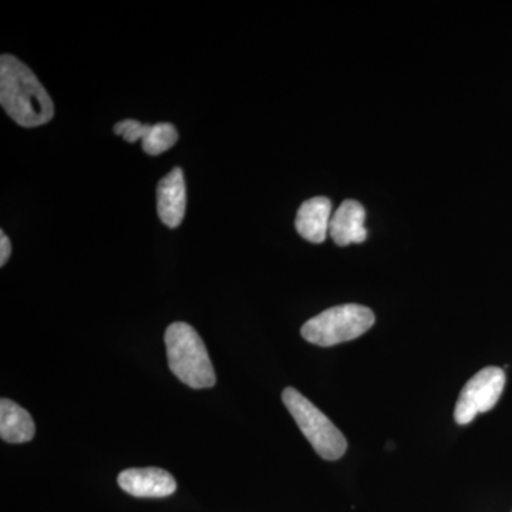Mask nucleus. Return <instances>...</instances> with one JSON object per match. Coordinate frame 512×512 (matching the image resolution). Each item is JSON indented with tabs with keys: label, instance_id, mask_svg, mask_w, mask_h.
<instances>
[{
	"label": "nucleus",
	"instance_id": "f257e3e1",
	"mask_svg": "<svg viewBox=\"0 0 512 512\" xmlns=\"http://www.w3.org/2000/svg\"><path fill=\"white\" fill-rule=\"evenodd\" d=\"M0 104L22 127H39L55 116V104L36 74L18 57H0Z\"/></svg>",
	"mask_w": 512,
	"mask_h": 512
},
{
	"label": "nucleus",
	"instance_id": "f03ea898",
	"mask_svg": "<svg viewBox=\"0 0 512 512\" xmlns=\"http://www.w3.org/2000/svg\"><path fill=\"white\" fill-rule=\"evenodd\" d=\"M168 366L178 379L192 389L215 386L214 367L201 336L191 325L173 323L165 330Z\"/></svg>",
	"mask_w": 512,
	"mask_h": 512
},
{
	"label": "nucleus",
	"instance_id": "7ed1b4c3",
	"mask_svg": "<svg viewBox=\"0 0 512 512\" xmlns=\"http://www.w3.org/2000/svg\"><path fill=\"white\" fill-rule=\"evenodd\" d=\"M375 325V313L356 303L326 309L302 326L303 339L330 348L365 335Z\"/></svg>",
	"mask_w": 512,
	"mask_h": 512
},
{
	"label": "nucleus",
	"instance_id": "20e7f679",
	"mask_svg": "<svg viewBox=\"0 0 512 512\" xmlns=\"http://www.w3.org/2000/svg\"><path fill=\"white\" fill-rule=\"evenodd\" d=\"M286 409L292 414L303 436L312 444L313 450L325 460H339L348 448V441L342 431L325 416L315 404L293 387H286L282 393Z\"/></svg>",
	"mask_w": 512,
	"mask_h": 512
},
{
	"label": "nucleus",
	"instance_id": "39448f33",
	"mask_svg": "<svg viewBox=\"0 0 512 512\" xmlns=\"http://www.w3.org/2000/svg\"><path fill=\"white\" fill-rule=\"evenodd\" d=\"M505 386V372L498 367H485L468 380L458 397L454 419L458 424L471 423L477 414L493 409Z\"/></svg>",
	"mask_w": 512,
	"mask_h": 512
},
{
	"label": "nucleus",
	"instance_id": "423d86ee",
	"mask_svg": "<svg viewBox=\"0 0 512 512\" xmlns=\"http://www.w3.org/2000/svg\"><path fill=\"white\" fill-rule=\"evenodd\" d=\"M121 490L138 498L170 497L177 491V481L161 468H128L119 474Z\"/></svg>",
	"mask_w": 512,
	"mask_h": 512
},
{
	"label": "nucleus",
	"instance_id": "0eeeda50",
	"mask_svg": "<svg viewBox=\"0 0 512 512\" xmlns=\"http://www.w3.org/2000/svg\"><path fill=\"white\" fill-rule=\"evenodd\" d=\"M185 207H187V188H185L183 170L174 168L158 183V217L168 228L180 227L184 220Z\"/></svg>",
	"mask_w": 512,
	"mask_h": 512
},
{
	"label": "nucleus",
	"instance_id": "6e6552de",
	"mask_svg": "<svg viewBox=\"0 0 512 512\" xmlns=\"http://www.w3.org/2000/svg\"><path fill=\"white\" fill-rule=\"evenodd\" d=\"M366 211L360 202L346 200L330 220L329 235L339 247L362 244L367 238Z\"/></svg>",
	"mask_w": 512,
	"mask_h": 512
},
{
	"label": "nucleus",
	"instance_id": "1a4fd4ad",
	"mask_svg": "<svg viewBox=\"0 0 512 512\" xmlns=\"http://www.w3.org/2000/svg\"><path fill=\"white\" fill-rule=\"evenodd\" d=\"M332 220V202L326 197H315L303 202L296 215L298 234L313 244H322L329 235Z\"/></svg>",
	"mask_w": 512,
	"mask_h": 512
},
{
	"label": "nucleus",
	"instance_id": "9d476101",
	"mask_svg": "<svg viewBox=\"0 0 512 512\" xmlns=\"http://www.w3.org/2000/svg\"><path fill=\"white\" fill-rule=\"evenodd\" d=\"M35 421L25 409L9 399L0 402V437L6 443H28L35 437Z\"/></svg>",
	"mask_w": 512,
	"mask_h": 512
},
{
	"label": "nucleus",
	"instance_id": "9b49d317",
	"mask_svg": "<svg viewBox=\"0 0 512 512\" xmlns=\"http://www.w3.org/2000/svg\"><path fill=\"white\" fill-rule=\"evenodd\" d=\"M141 141H143V150L148 156H160L175 146L178 141V131L171 123H158L154 126L144 124Z\"/></svg>",
	"mask_w": 512,
	"mask_h": 512
},
{
	"label": "nucleus",
	"instance_id": "f8f14e48",
	"mask_svg": "<svg viewBox=\"0 0 512 512\" xmlns=\"http://www.w3.org/2000/svg\"><path fill=\"white\" fill-rule=\"evenodd\" d=\"M144 124L137 120H124L114 126V134L121 136L127 143H136L143 136Z\"/></svg>",
	"mask_w": 512,
	"mask_h": 512
},
{
	"label": "nucleus",
	"instance_id": "ddd939ff",
	"mask_svg": "<svg viewBox=\"0 0 512 512\" xmlns=\"http://www.w3.org/2000/svg\"><path fill=\"white\" fill-rule=\"evenodd\" d=\"M12 254V244L5 232L0 231V265L5 266Z\"/></svg>",
	"mask_w": 512,
	"mask_h": 512
}]
</instances>
